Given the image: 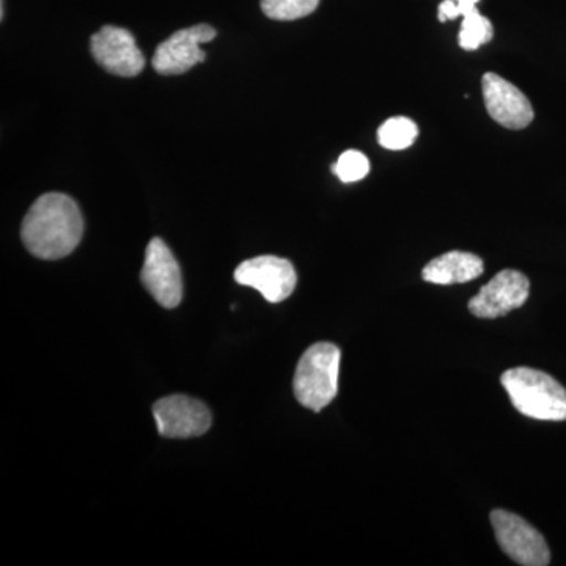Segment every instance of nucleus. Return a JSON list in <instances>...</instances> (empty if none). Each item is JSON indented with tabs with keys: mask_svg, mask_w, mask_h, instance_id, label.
<instances>
[{
	"mask_svg": "<svg viewBox=\"0 0 566 566\" xmlns=\"http://www.w3.org/2000/svg\"><path fill=\"white\" fill-rule=\"evenodd\" d=\"M84 219L80 207L61 192L41 196L22 222L25 249L41 260H61L80 245Z\"/></svg>",
	"mask_w": 566,
	"mask_h": 566,
	"instance_id": "f257e3e1",
	"label": "nucleus"
},
{
	"mask_svg": "<svg viewBox=\"0 0 566 566\" xmlns=\"http://www.w3.org/2000/svg\"><path fill=\"white\" fill-rule=\"evenodd\" d=\"M501 382L521 415L546 422L566 420V389L553 376L517 367L506 370Z\"/></svg>",
	"mask_w": 566,
	"mask_h": 566,
	"instance_id": "f03ea898",
	"label": "nucleus"
},
{
	"mask_svg": "<svg viewBox=\"0 0 566 566\" xmlns=\"http://www.w3.org/2000/svg\"><path fill=\"white\" fill-rule=\"evenodd\" d=\"M342 353L329 342L312 345L303 354L294 374V395L304 408L319 412L334 400L338 390Z\"/></svg>",
	"mask_w": 566,
	"mask_h": 566,
	"instance_id": "7ed1b4c3",
	"label": "nucleus"
},
{
	"mask_svg": "<svg viewBox=\"0 0 566 566\" xmlns=\"http://www.w3.org/2000/svg\"><path fill=\"white\" fill-rule=\"evenodd\" d=\"M495 539L502 551L524 566H546L551 564V551L546 539L534 526L515 513L494 510L491 513Z\"/></svg>",
	"mask_w": 566,
	"mask_h": 566,
	"instance_id": "20e7f679",
	"label": "nucleus"
},
{
	"mask_svg": "<svg viewBox=\"0 0 566 566\" xmlns=\"http://www.w3.org/2000/svg\"><path fill=\"white\" fill-rule=\"evenodd\" d=\"M234 281L262 293L271 304L289 300L296 289L297 274L293 263L274 255L245 260L234 270Z\"/></svg>",
	"mask_w": 566,
	"mask_h": 566,
	"instance_id": "39448f33",
	"label": "nucleus"
},
{
	"mask_svg": "<svg viewBox=\"0 0 566 566\" xmlns=\"http://www.w3.org/2000/svg\"><path fill=\"white\" fill-rule=\"evenodd\" d=\"M159 434L170 439L199 438L211 428L207 405L188 395H169L153 406Z\"/></svg>",
	"mask_w": 566,
	"mask_h": 566,
	"instance_id": "423d86ee",
	"label": "nucleus"
},
{
	"mask_svg": "<svg viewBox=\"0 0 566 566\" xmlns=\"http://www.w3.org/2000/svg\"><path fill=\"white\" fill-rule=\"evenodd\" d=\"M142 283L156 303L164 308H175L182 300L180 264L161 238H153L145 252Z\"/></svg>",
	"mask_w": 566,
	"mask_h": 566,
	"instance_id": "0eeeda50",
	"label": "nucleus"
},
{
	"mask_svg": "<svg viewBox=\"0 0 566 566\" xmlns=\"http://www.w3.org/2000/svg\"><path fill=\"white\" fill-rule=\"evenodd\" d=\"M531 293V282L516 270H504L494 275L479 293L469 301V312L476 318H501L523 307Z\"/></svg>",
	"mask_w": 566,
	"mask_h": 566,
	"instance_id": "6e6552de",
	"label": "nucleus"
},
{
	"mask_svg": "<svg viewBox=\"0 0 566 566\" xmlns=\"http://www.w3.org/2000/svg\"><path fill=\"white\" fill-rule=\"evenodd\" d=\"M216 29L208 24L193 25L175 32L170 39L163 41L153 55V69L164 76H175L202 63L207 54L200 44L214 40Z\"/></svg>",
	"mask_w": 566,
	"mask_h": 566,
	"instance_id": "1a4fd4ad",
	"label": "nucleus"
},
{
	"mask_svg": "<svg viewBox=\"0 0 566 566\" xmlns=\"http://www.w3.org/2000/svg\"><path fill=\"white\" fill-rule=\"evenodd\" d=\"M91 51L93 59L115 76H137L145 66L144 54L137 48L133 33L123 28L104 25L92 36Z\"/></svg>",
	"mask_w": 566,
	"mask_h": 566,
	"instance_id": "9d476101",
	"label": "nucleus"
},
{
	"mask_svg": "<svg viewBox=\"0 0 566 566\" xmlns=\"http://www.w3.org/2000/svg\"><path fill=\"white\" fill-rule=\"evenodd\" d=\"M488 114L506 129H524L534 120V107L516 85L499 74L486 73L482 80Z\"/></svg>",
	"mask_w": 566,
	"mask_h": 566,
	"instance_id": "9b49d317",
	"label": "nucleus"
},
{
	"mask_svg": "<svg viewBox=\"0 0 566 566\" xmlns=\"http://www.w3.org/2000/svg\"><path fill=\"white\" fill-rule=\"evenodd\" d=\"M483 271L485 263L475 253L452 251L431 260L423 268L422 277L424 282L436 285H453L474 281Z\"/></svg>",
	"mask_w": 566,
	"mask_h": 566,
	"instance_id": "f8f14e48",
	"label": "nucleus"
},
{
	"mask_svg": "<svg viewBox=\"0 0 566 566\" xmlns=\"http://www.w3.org/2000/svg\"><path fill=\"white\" fill-rule=\"evenodd\" d=\"M417 136H419V128L415 122L406 117L389 118L378 129L379 145L392 151L411 147Z\"/></svg>",
	"mask_w": 566,
	"mask_h": 566,
	"instance_id": "ddd939ff",
	"label": "nucleus"
},
{
	"mask_svg": "<svg viewBox=\"0 0 566 566\" xmlns=\"http://www.w3.org/2000/svg\"><path fill=\"white\" fill-rule=\"evenodd\" d=\"M494 29L488 18L482 17L480 11L474 9L469 10L463 17V24H461L460 46L464 51H476L483 44L490 43L493 40Z\"/></svg>",
	"mask_w": 566,
	"mask_h": 566,
	"instance_id": "4468645a",
	"label": "nucleus"
},
{
	"mask_svg": "<svg viewBox=\"0 0 566 566\" xmlns=\"http://www.w3.org/2000/svg\"><path fill=\"white\" fill-rule=\"evenodd\" d=\"M319 0H262V10L275 21H294L318 9Z\"/></svg>",
	"mask_w": 566,
	"mask_h": 566,
	"instance_id": "2eb2a0df",
	"label": "nucleus"
},
{
	"mask_svg": "<svg viewBox=\"0 0 566 566\" xmlns=\"http://www.w3.org/2000/svg\"><path fill=\"white\" fill-rule=\"evenodd\" d=\"M333 172L337 175L340 181H359L370 172V161H368L364 153L348 150L342 153L340 158H338V161L333 167Z\"/></svg>",
	"mask_w": 566,
	"mask_h": 566,
	"instance_id": "dca6fc26",
	"label": "nucleus"
},
{
	"mask_svg": "<svg viewBox=\"0 0 566 566\" xmlns=\"http://www.w3.org/2000/svg\"><path fill=\"white\" fill-rule=\"evenodd\" d=\"M475 3L455 2V0H444L439 6V21H453L457 18L464 17L469 10L474 9Z\"/></svg>",
	"mask_w": 566,
	"mask_h": 566,
	"instance_id": "f3484780",
	"label": "nucleus"
},
{
	"mask_svg": "<svg viewBox=\"0 0 566 566\" xmlns=\"http://www.w3.org/2000/svg\"><path fill=\"white\" fill-rule=\"evenodd\" d=\"M455 2H464V3H475L479 2V0H455Z\"/></svg>",
	"mask_w": 566,
	"mask_h": 566,
	"instance_id": "a211bd4d",
	"label": "nucleus"
}]
</instances>
